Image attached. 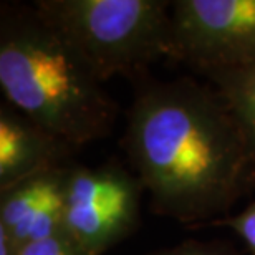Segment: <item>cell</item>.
Returning <instances> with one entry per match:
<instances>
[{
  "label": "cell",
  "mask_w": 255,
  "mask_h": 255,
  "mask_svg": "<svg viewBox=\"0 0 255 255\" xmlns=\"http://www.w3.org/2000/svg\"><path fill=\"white\" fill-rule=\"evenodd\" d=\"M85 58L33 7L3 5L0 88L8 105L68 146L103 139L118 105Z\"/></svg>",
  "instance_id": "7a4b0ae2"
},
{
  "label": "cell",
  "mask_w": 255,
  "mask_h": 255,
  "mask_svg": "<svg viewBox=\"0 0 255 255\" xmlns=\"http://www.w3.org/2000/svg\"><path fill=\"white\" fill-rule=\"evenodd\" d=\"M204 75L211 80L255 151V65Z\"/></svg>",
  "instance_id": "ba28073f"
},
{
  "label": "cell",
  "mask_w": 255,
  "mask_h": 255,
  "mask_svg": "<svg viewBox=\"0 0 255 255\" xmlns=\"http://www.w3.org/2000/svg\"><path fill=\"white\" fill-rule=\"evenodd\" d=\"M18 255H85L60 231L55 236L38 242H30L20 249Z\"/></svg>",
  "instance_id": "30bf717a"
},
{
  "label": "cell",
  "mask_w": 255,
  "mask_h": 255,
  "mask_svg": "<svg viewBox=\"0 0 255 255\" xmlns=\"http://www.w3.org/2000/svg\"><path fill=\"white\" fill-rule=\"evenodd\" d=\"M151 255H239L234 247L226 242H202V241H184L174 247L161 249Z\"/></svg>",
  "instance_id": "9c48e42d"
},
{
  "label": "cell",
  "mask_w": 255,
  "mask_h": 255,
  "mask_svg": "<svg viewBox=\"0 0 255 255\" xmlns=\"http://www.w3.org/2000/svg\"><path fill=\"white\" fill-rule=\"evenodd\" d=\"M20 247L5 227L0 226V255H18Z\"/></svg>",
  "instance_id": "7c38bea8"
},
{
  "label": "cell",
  "mask_w": 255,
  "mask_h": 255,
  "mask_svg": "<svg viewBox=\"0 0 255 255\" xmlns=\"http://www.w3.org/2000/svg\"><path fill=\"white\" fill-rule=\"evenodd\" d=\"M68 167L45 171L0 191V226L20 249L62 231Z\"/></svg>",
  "instance_id": "8992f818"
},
{
  "label": "cell",
  "mask_w": 255,
  "mask_h": 255,
  "mask_svg": "<svg viewBox=\"0 0 255 255\" xmlns=\"http://www.w3.org/2000/svg\"><path fill=\"white\" fill-rule=\"evenodd\" d=\"M144 186L116 161L70 166L62 232L85 255H103L139 226Z\"/></svg>",
  "instance_id": "277c9868"
},
{
  "label": "cell",
  "mask_w": 255,
  "mask_h": 255,
  "mask_svg": "<svg viewBox=\"0 0 255 255\" xmlns=\"http://www.w3.org/2000/svg\"><path fill=\"white\" fill-rule=\"evenodd\" d=\"M212 226H226L231 227L239 237L242 239L247 249L255 255V202L244 209L242 212L236 216L219 219V221L211 222Z\"/></svg>",
  "instance_id": "8fae6325"
},
{
  "label": "cell",
  "mask_w": 255,
  "mask_h": 255,
  "mask_svg": "<svg viewBox=\"0 0 255 255\" xmlns=\"http://www.w3.org/2000/svg\"><path fill=\"white\" fill-rule=\"evenodd\" d=\"M169 58L207 73L255 65V0H177Z\"/></svg>",
  "instance_id": "5b68a950"
},
{
  "label": "cell",
  "mask_w": 255,
  "mask_h": 255,
  "mask_svg": "<svg viewBox=\"0 0 255 255\" xmlns=\"http://www.w3.org/2000/svg\"><path fill=\"white\" fill-rule=\"evenodd\" d=\"M171 2L38 0L33 8L78 52L101 81L139 76L171 53Z\"/></svg>",
  "instance_id": "3957f363"
},
{
  "label": "cell",
  "mask_w": 255,
  "mask_h": 255,
  "mask_svg": "<svg viewBox=\"0 0 255 255\" xmlns=\"http://www.w3.org/2000/svg\"><path fill=\"white\" fill-rule=\"evenodd\" d=\"M71 149L12 106L0 108V191L63 167L62 162Z\"/></svg>",
  "instance_id": "52a82bcc"
},
{
  "label": "cell",
  "mask_w": 255,
  "mask_h": 255,
  "mask_svg": "<svg viewBox=\"0 0 255 255\" xmlns=\"http://www.w3.org/2000/svg\"><path fill=\"white\" fill-rule=\"evenodd\" d=\"M125 147L151 209L179 222L219 221L255 187V151L214 88L141 81Z\"/></svg>",
  "instance_id": "6da1fadb"
}]
</instances>
